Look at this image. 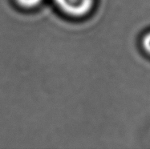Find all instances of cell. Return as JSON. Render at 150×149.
<instances>
[{
  "instance_id": "obj_1",
  "label": "cell",
  "mask_w": 150,
  "mask_h": 149,
  "mask_svg": "<svg viewBox=\"0 0 150 149\" xmlns=\"http://www.w3.org/2000/svg\"><path fill=\"white\" fill-rule=\"evenodd\" d=\"M62 11L73 17H82L91 12L95 0H53Z\"/></svg>"
},
{
  "instance_id": "obj_2",
  "label": "cell",
  "mask_w": 150,
  "mask_h": 149,
  "mask_svg": "<svg viewBox=\"0 0 150 149\" xmlns=\"http://www.w3.org/2000/svg\"><path fill=\"white\" fill-rule=\"evenodd\" d=\"M17 3L25 8H34L39 6L43 0H16Z\"/></svg>"
},
{
  "instance_id": "obj_3",
  "label": "cell",
  "mask_w": 150,
  "mask_h": 149,
  "mask_svg": "<svg viewBox=\"0 0 150 149\" xmlns=\"http://www.w3.org/2000/svg\"><path fill=\"white\" fill-rule=\"evenodd\" d=\"M142 47L145 52L150 55V32L147 33L142 39Z\"/></svg>"
}]
</instances>
